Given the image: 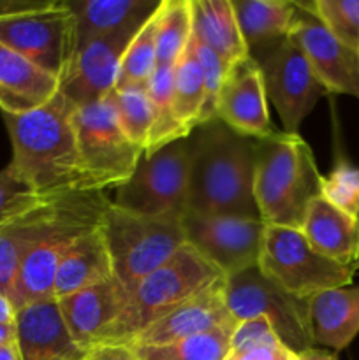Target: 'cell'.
Returning <instances> with one entry per match:
<instances>
[{
    "label": "cell",
    "instance_id": "obj_1",
    "mask_svg": "<svg viewBox=\"0 0 359 360\" xmlns=\"http://www.w3.org/2000/svg\"><path fill=\"white\" fill-rule=\"evenodd\" d=\"M189 155L187 211L259 218L253 197L257 139L213 120L190 134Z\"/></svg>",
    "mask_w": 359,
    "mask_h": 360
},
{
    "label": "cell",
    "instance_id": "obj_2",
    "mask_svg": "<svg viewBox=\"0 0 359 360\" xmlns=\"http://www.w3.org/2000/svg\"><path fill=\"white\" fill-rule=\"evenodd\" d=\"M76 105L58 91L48 104L25 115H2L13 144L11 167L44 199L92 190L73 127Z\"/></svg>",
    "mask_w": 359,
    "mask_h": 360
},
{
    "label": "cell",
    "instance_id": "obj_3",
    "mask_svg": "<svg viewBox=\"0 0 359 360\" xmlns=\"http://www.w3.org/2000/svg\"><path fill=\"white\" fill-rule=\"evenodd\" d=\"M322 174L299 134L277 130L257 139L253 197L264 225L301 231L306 210L320 195Z\"/></svg>",
    "mask_w": 359,
    "mask_h": 360
},
{
    "label": "cell",
    "instance_id": "obj_4",
    "mask_svg": "<svg viewBox=\"0 0 359 360\" xmlns=\"http://www.w3.org/2000/svg\"><path fill=\"white\" fill-rule=\"evenodd\" d=\"M111 206L106 192L77 190L55 197V206L28 253L21 262L9 299L16 311L30 302L53 297L56 271L77 238L99 227Z\"/></svg>",
    "mask_w": 359,
    "mask_h": 360
},
{
    "label": "cell",
    "instance_id": "obj_5",
    "mask_svg": "<svg viewBox=\"0 0 359 360\" xmlns=\"http://www.w3.org/2000/svg\"><path fill=\"white\" fill-rule=\"evenodd\" d=\"M225 276L192 245L185 243L168 262L148 274L130 294L127 308L109 327L101 345H129L134 338Z\"/></svg>",
    "mask_w": 359,
    "mask_h": 360
},
{
    "label": "cell",
    "instance_id": "obj_6",
    "mask_svg": "<svg viewBox=\"0 0 359 360\" xmlns=\"http://www.w3.org/2000/svg\"><path fill=\"white\" fill-rule=\"evenodd\" d=\"M115 280L134 288L187 243L182 214H143L111 202L101 221Z\"/></svg>",
    "mask_w": 359,
    "mask_h": 360
},
{
    "label": "cell",
    "instance_id": "obj_7",
    "mask_svg": "<svg viewBox=\"0 0 359 360\" xmlns=\"http://www.w3.org/2000/svg\"><path fill=\"white\" fill-rule=\"evenodd\" d=\"M257 267L278 288L299 299L347 287L358 271V266H344L317 253L301 231L277 225L264 229Z\"/></svg>",
    "mask_w": 359,
    "mask_h": 360
},
{
    "label": "cell",
    "instance_id": "obj_8",
    "mask_svg": "<svg viewBox=\"0 0 359 360\" xmlns=\"http://www.w3.org/2000/svg\"><path fill=\"white\" fill-rule=\"evenodd\" d=\"M73 127L90 188L106 192L125 185L144 151L125 136L111 101L104 97L76 105Z\"/></svg>",
    "mask_w": 359,
    "mask_h": 360
},
{
    "label": "cell",
    "instance_id": "obj_9",
    "mask_svg": "<svg viewBox=\"0 0 359 360\" xmlns=\"http://www.w3.org/2000/svg\"><path fill=\"white\" fill-rule=\"evenodd\" d=\"M225 304L236 322L263 316L278 340L296 354L315 348L310 322V299H299L278 288L253 266L225 278Z\"/></svg>",
    "mask_w": 359,
    "mask_h": 360
},
{
    "label": "cell",
    "instance_id": "obj_10",
    "mask_svg": "<svg viewBox=\"0 0 359 360\" xmlns=\"http://www.w3.org/2000/svg\"><path fill=\"white\" fill-rule=\"evenodd\" d=\"M0 42L62 77L76 53V18L67 0L39 2L0 16Z\"/></svg>",
    "mask_w": 359,
    "mask_h": 360
},
{
    "label": "cell",
    "instance_id": "obj_11",
    "mask_svg": "<svg viewBox=\"0 0 359 360\" xmlns=\"http://www.w3.org/2000/svg\"><path fill=\"white\" fill-rule=\"evenodd\" d=\"M189 137L139 158L129 181L115 190L116 207L143 214H183L189 199Z\"/></svg>",
    "mask_w": 359,
    "mask_h": 360
},
{
    "label": "cell",
    "instance_id": "obj_12",
    "mask_svg": "<svg viewBox=\"0 0 359 360\" xmlns=\"http://www.w3.org/2000/svg\"><path fill=\"white\" fill-rule=\"evenodd\" d=\"M263 70L267 101L280 116L285 134H298L303 120L320 97L329 95L291 37L277 42L256 58Z\"/></svg>",
    "mask_w": 359,
    "mask_h": 360
},
{
    "label": "cell",
    "instance_id": "obj_13",
    "mask_svg": "<svg viewBox=\"0 0 359 360\" xmlns=\"http://www.w3.org/2000/svg\"><path fill=\"white\" fill-rule=\"evenodd\" d=\"M182 225L187 243L218 267L225 278L236 276L259 262L260 243L266 229L260 218L185 211Z\"/></svg>",
    "mask_w": 359,
    "mask_h": 360
},
{
    "label": "cell",
    "instance_id": "obj_14",
    "mask_svg": "<svg viewBox=\"0 0 359 360\" xmlns=\"http://www.w3.org/2000/svg\"><path fill=\"white\" fill-rule=\"evenodd\" d=\"M146 20L102 35L77 48L69 67L60 77V94L65 95L74 105H84L108 97L115 90L123 55Z\"/></svg>",
    "mask_w": 359,
    "mask_h": 360
},
{
    "label": "cell",
    "instance_id": "obj_15",
    "mask_svg": "<svg viewBox=\"0 0 359 360\" xmlns=\"http://www.w3.org/2000/svg\"><path fill=\"white\" fill-rule=\"evenodd\" d=\"M294 2L298 11L289 37L299 46L327 94L359 98V51L331 34L305 4Z\"/></svg>",
    "mask_w": 359,
    "mask_h": 360
},
{
    "label": "cell",
    "instance_id": "obj_16",
    "mask_svg": "<svg viewBox=\"0 0 359 360\" xmlns=\"http://www.w3.org/2000/svg\"><path fill=\"white\" fill-rule=\"evenodd\" d=\"M217 120L252 139H266L277 132L267 111L263 70L250 56L229 70L218 95Z\"/></svg>",
    "mask_w": 359,
    "mask_h": 360
},
{
    "label": "cell",
    "instance_id": "obj_17",
    "mask_svg": "<svg viewBox=\"0 0 359 360\" xmlns=\"http://www.w3.org/2000/svg\"><path fill=\"white\" fill-rule=\"evenodd\" d=\"M14 327L21 360H83L87 355L70 336L55 297L18 309Z\"/></svg>",
    "mask_w": 359,
    "mask_h": 360
},
{
    "label": "cell",
    "instance_id": "obj_18",
    "mask_svg": "<svg viewBox=\"0 0 359 360\" xmlns=\"http://www.w3.org/2000/svg\"><path fill=\"white\" fill-rule=\"evenodd\" d=\"M225 280L183 302L171 313L141 330L130 347H157L175 343L222 327H236L224 297Z\"/></svg>",
    "mask_w": 359,
    "mask_h": 360
},
{
    "label": "cell",
    "instance_id": "obj_19",
    "mask_svg": "<svg viewBox=\"0 0 359 360\" xmlns=\"http://www.w3.org/2000/svg\"><path fill=\"white\" fill-rule=\"evenodd\" d=\"M129 297V292L111 278L60 299L58 306L70 336L88 352L102 343L109 327L127 308Z\"/></svg>",
    "mask_w": 359,
    "mask_h": 360
},
{
    "label": "cell",
    "instance_id": "obj_20",
    "mask_svg": "<svg viewBox=\"0 0 359 360\" xmlns=\"http://www.w3.org/2000/svg\"><path fill=\"white\" fill-rule=\"evenodd\" d=\"M60 91V77L0 42V111L25 115Z\"/></svg>",
    "mask_w": 359,
    "mask_h": 360
},
{
    "label": "cell",
    "instance_id": "obj_21",
    "mask_svg": "<svg viewBox=\"0 0 359 360\" xmlns=\"http://www.w3.org/2000/svg\"><path fill=\"white\" fill-rule=\"evenodd\" d=\"M303 236L313 250L344 266L359 264V218L315 197L306 210Z\"/></svg>",
    "mask_w": 359,
    "mask_h": 360
},
{
    "label": "cell",
    "instance_id": "obj_22",
    "mask_svg": "<svg viewBox=\"0 0 359 360\" xmlns=\"http://www.w3.org/2000/svg\"><path fill=\"white\" fill-rule=\"evenodd\" d=\"M315 347L341 352L359 334V285L324 290L310 299Z\"/></svg>",
    "mask_w": 359,
    "mask_h": 360
},
{
    "label": "cell",
    "instance_id": "obj_23",
    "mask_svg": "<svg viewBox=\"0 0 359 360\" xmlns=\"http://www.w3.org/2000/svg\"><path fill=\"white\" fill-rule=\"evenodd\" d=\"M113 264L102 227L92 229L76 239L56 271L53 297L56 301L70 294L111 280Z\"/></svg>",
    "mask_w": 359,
    "mask_h": 360
},
{
    "label": "cell",
    "instance_id": "obj_24",
    "mask_svg": "<svg viewBox=\"0 0 359 360\" xmlns=\"http://www.w3.org/2000/svg\"><path fill=\"white\" fill-rule=\"evenodd\" d=\"M192 34L229 69L250 56L232 0H192Z\"/></svg>",
    "mask_w": 359,
    "mask_h": 360
},
{
    "label": "cell",
    "instance_id": "obj_25",
    "mask_svg": "<svg viewBox=\"0 0 359 360\" xmlns=\"http://www.w3.org/2000/svg\"><path fill=\"white\" fill-rule=\"evenodd\" d=\"M232 6L250 58L287 39L298 11L294 0H232Z\"/></svg>",
    "mask_w": 359,
    "mask_h": 360
},
{
    "label": "cell",
    "instance_id": "obj_26",
    "mask_svg": "<svg viewBox=\"0 0 359 360\" xmlns=\"http://www.w3.org/2000/svg\"><path fill=\"white\" fill-rule=\"evenodd\" d=\"M162 0H76L67 2L76 18V49L153 14Z\"/></svg>",
    "mask_w": 359,
    "mask_h": 360
},
{
    "label": "cell",
    "instance_id": "obj_27",
    "mask_svg": "<svg viewBox=\"0 0 359 360\" xmlns=\"http://www.w3.org/2000/svg\"><path fill=\"white\" fill-rule=\"evenodd\" d=\"M55 197L0 227V294L9 297L13 292L14 280L25 255L37 241L51 217Z\"/></svg>",
    "mask_w": 359,
    "mask_h": 360
},
{
    "label": "cell",
    "instance_id": "obj_28",
    "mask_svg": "<svg viewBox=\"0 0 359 360\" xmlns=\"http://www.w3.org/2000/svg\"><path fill=\"white\" fill-rule=\"evenodd\" d=\"M192 37V0H162L157 28V67H175Z\"/></svg>",
    "mask_w": 359,
    "mask_h": 360
},
{
    "label": "cell",
    "instance_id": "obj_29",
    "mask_svg": "<svg viewBox=\"0 0 359 360\" xmlns=\"http://www.w3.org/2000/svg\"><path fill=\"white\" fill-rule=\"evenodd\" d=\"M162 4V2H160ZM158 11L148 18L127 48L120 63L118 77H116V90L122 88H146L155 67H157V28Z\"/></svg>",
    "mask_w": 359,
    "mask_h": 360
},
{
    "label": "cell",
    "instance_id": "obj_30",
    "mask_svg": "<svg viewBox=\"0 0 359 360\" xmlns=\"http://www.w3.org/2000/svg\"><path fill=\"white\" fill-rule=\"evenodd\" d=\"M234 327H222L157 347H132L139 360H224Z\"/></svg>",
    "mask_w": 359,
    "mask_h": 360
},
{
    "label": "cell",
    "instance_id": "obj_31",
    "mask_svg": "<svg viewBox=\"0 0 359 360\" xmlns=\"http://www.w3.org/2000/svg\"><path fill=\"white\" fill-rule=\"evenodd\" d=\"M175 116L189 134L201 125L204 109L203 72L194 58L190 42L178 63L175 65V95H172Z\"/></svg>",
    "mask_w": 359,
    "mask_h": 360
},
{
    "label": "cell",
    "instance_id": "obj_32",
    "mask_svg": "<svg viewBox=\"0 0 359 360\" xmlns=\"http://www.w3.org/2000/svg\"><path fill=\"white\" fill-rule=\"evenodd\" d=\"M108 98L115 108L116 118L125 136L141 150H146L157 122V111L146 88H115Z\"/></svg>",
    "mask_w": 359,
    "mask_h": 360
},
{
    "label": "cell",
    "instance_id": "obj_33",
    "mask_svg": "<svg viewBox=\"0 0 359 360\" xmlns=\"http://www.w3.org/2000/svg\"><path fill=\"white\" fill-rule=\"evenodd\" d=\"M303 4L331 34L359 51V0H312Z\"/></svg>",
    "mask_w": 359,
    "mask_h": 360
},
{
    "label": "cell",
    "instance_id": "obj_34",
    "mask_svg": "<svg viewBox=\"0 0 359 360\" xmlns=\"http://www.w3.org/2000/svg\"><path fill=\"white\" fill-rule=\"evenodd\" d=\"M320 197L338 210L359 218V167L338 157L333 169L320 179Z\"/></svg>",
    "mask_w": 359,
    "mask_h": 360
},
{
    "label": "cell",
    "instance_id": "obj_35",
    "mask_svg": "<svg viewBox=\"0 0 359 360\" xmlns=\"http://www.w3.org/2000/svg\"><path fill=\"white\" fill-rule=\"evenodd\" d=\"M190 48H192L194 58H196L197 65H199L201 72H203L204 81V109L203 116H201V125L210 123L217 120V105H218V95H220L222 86H224L225 79H227L229 67L220 60L217 53L211 51L204 44H201L196 37H190Z\"/></svg>",
    "mask_w": 359,
    "mask_h": 360
},
{
    "label": "cell",
    "instance_id": "obj_36",
    "mask_svg": "<svg viewBox=\"0 0 359 360\" xmlns=\"http://www.w3.org/2000/svg\"><path fill=\"white\" fill-rule=\"evenodd\" d=\"M44 200L48 199L39 195L30 183L21 178L11 165L0 171V227L37 207Z\"/></svg>",
    "mask_w": 359,
    "mask_h": 360
},
{
    "label": "cell",
    "instance_id": "obj_37",
    "mask_svg": "<svg viewBox=\"0 0 359 360\" xmlns=\"http://www.w3.org/2000/svg\"><path fill=\"white\" fill-rule=\"evenodd\" d=\"M275 340H278V336L271 323L263 316H257V319L241 320V322L236 323L231 334V347L229 348L252 347V345L270 343Z\"/></svg>",
    "mask_w": 359,
    "mask_h": 360
},
{
    "label": "cell",
    "instance_id": "obj_38",
    "mask_svg": "<svg viewBox=\"0 0 359 360\" xmlns=\"http://www.w3.org/2000/svg\"><path fill=\"white\" fill-rule=\"evenodd\" d=\"M224 360H298V354L285 347L280 340H275L252 347L229 348Z\"/></svg>",
    "mask_w": 359,
    "mask_h": 360
},
{
    "label": "cell",
    "instance_id": "obj_39",
    "mask_svg": "<svg viewBox=\"0 0 359 360\" xmlns=\"http://www.w3.org/2000/svg\"><path fill=\"white\" fill-rule=\"evenodd\" d=\"M83 360H139V357L129 345L104 343L90 348Z\"/></svg>",
    "mask_w": 359,
    "mask_h": 360
},
{
    "label": "cell",
    "instance_id": "obj_40",
    "mask_svg": "<svg viewBox=\"0 0 359 360\" xmlns=\"http://www.w3.org/2000/svg\"><path fill=\"white\" fill-rule=\"evenodd\" d=\"M16 308L7 295L0 294V326H14Z\"/></svg>",
    "mask_w": 359,
    "mask_h": 360
},
{
    "label": "cell",
    "instance_id": "obj_41",
    "mask_svg": "<svg viewBox=\"0 0 359 360\" xmlns=\"http://www.w3.org/2000/svg\"><path fill=\"white\" fill-rule=\"evenodd\" d=\"M298 360H338L333 354L320 350V348H308V350L298 354Z\"/></svg>",
    "mask_w": 359,
    "mask_h": 360
},
{
    "label": "cell",
    "instance_id": "obj_42",
    "mask_svg": "<svg viewBox=\"0 0 359 360\" xmlns=\"http://www.w3.org/2000/svg\"><path fill=\"white\" fill-rule=\"evenodd\" d=\"M0 360H21L20 348H18L16 341L0 345Z\"/></svg>",
    "mask_w": 359,
    "mask_h": 360
},
{
    "label": "cell",
    "instance_id": "obj_43",
    "mask_svg": "<svg viewBox=\"0 0 359 360\" xmlns=\"http://www.w3.org/2000/svg\"><path fill=\"white\" fill-rule=\"evenodd\" d=\"M13 341H16V327L0 326V345L13 343Z\"/></svg>",
    "mask_w": 359,
    "mask_h": 360
},
{
    "label": "cell",
    "instance_id": "obj_44",
    "mask_svg": "<svg viewBox=\"0 0 359 360\" xmlns=\"http://www.w3.org/2000/svg\"><path fill=\"white\" fill-rule=\"evenodd\" d=\"M358 269H359V264H358Z\"/></svg>",
    "mask_w": 359,
    "mask_h": 360
}]
</instances>
